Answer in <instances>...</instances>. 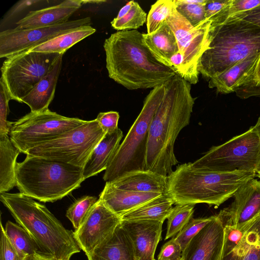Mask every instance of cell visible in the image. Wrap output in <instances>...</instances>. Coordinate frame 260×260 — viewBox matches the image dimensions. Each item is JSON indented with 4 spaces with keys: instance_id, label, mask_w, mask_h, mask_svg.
<instances>
[{
    "instance_id": "6da1fadb",
    "label": "cell",
    "mask_w": 260,
    "mask_h": 260,
    "mask_svg": "<svg viewBox=\"0 0 260 260\" xmlns=\"http://www.w3.org/2000/svg\"><path fill=\"white\" fill-rule=\"evenodd\" d=\"M194 99L191 84L176 74L166 85L164 98L151 121L148 135L145 170L164 176L178 163L174 144L181 131L189 124Z\"/></svg>"
},
{
    "instance_id": "7a4b0ae2",
    "label": "cell",
    "mask_w": 260,
    "mask_h": 260,
    "mask_svg": "<svg viewBox=\"0 0 260 260\" xmlns=\"http://www.w3.org/2000/svg\"><path fill=\"white\" fill-rule=\"evenodd\" d=\"M136 30L118 31L105 40L108 76L129 90L154 88L166 84L176 74L158 61Z\"/></svg>"
},
{
    "instance_id": "3957f363",
    "label": "cell",
    "mask_w": 260,
    "mask_h": 260,
    "mask_svg": "<svg viewBox=\"0 0 260 260\" xmlns=\"http://www.w3.org/2000/svg\"><path fill=\"white\" fill-rule=\"evenodd\" d=\"M0 200L34 239L41 253L58 260H70L80 252L73 232L66 229L45 205L20 192L1 193Z\"/></svg>"
},
{
    "instance_id": "277c9868",
    "label": "cell",
    "mask_w": 260,
    "mask_h": 260,
    "mask_svg": "<svg viewBox=\"0 0 260 260\" xmlns=\"http://www.w3.org/2000/svg\"><path fill=\"white\" fill-rule=\"evenodd\" d=\"M256 176L254 172H209L194 168L190 162L185 163L168 176L166 194L176 205L205 203L218 207Z\"/></svg>"
},
{
    "instance_id": "5b68a950",
    "label": "cell",
    "mask_w": 260,
    "mask_h": 260,
    "mask_svg": "<svg viewBox=\"0 0 260 260\" xmlns=\"http://www.w3.org/2000/svg\"><path fill=\"white\" fill-rule=\"evenodd\" d=\"M20 193L41 202H54L80 187L83 168L55 159L26 155L16 168Z\"/></svg>"
},
{
    "instance_id": "8992f818",
    "label": "cell",
    "mask_w": 260,
    "mask_h": 260,
    "mask_svg": "<svg viewBox=\"0 0 260 260\" xmlns=\"http://www.w3.org/2000/svg\"><path fill=\"white\" fill-rule=\"evenodd\" d=\"M209 47L203 54L198 70L209 80L233 64L260 53V27L244 20L231 18L212 27Z\"/></svg>"
},
{
    "instance_id": "52a82bcc",
    "label": "cell",
    "mask_w": 260,
    "mask_h": 260,
    "mask_svg": "<svg viewBox=\"0 0 260 260\" xmlns=\"http://www.w3.org/2000/svg\"><path fill=\"white\" fill-rule=\"evenodd\" d=\"M166 85L153 88L145 98L141 111L105 171L103 180L106 182H113L131 172L145 170L149 128L164 98Z\"/></svg>"
},
{
    "instance_id": "ba28073f",
    "label": "cell",
    "mask_w": 260,
    "mask_h": 260,
    "mask_svg": "<svg viewBox=\"0 0 260 260\" xmlns=\"http://www.w3.org/2000/svg\"><path fill=\"white\" fill-rule=\"evenodd\" d=\"M260 160V139L253 126L224 143L212 147L192 167L206 171L256 173Z\"/></svg>"
},
{
    "instance_id": "9c48e42d",
    "label": "cell",
    "mask_w": 260,
    "mask_h": 260,
    "mask_svg": "<svg viewBox=\"0 0 260 260\" xmlns=\"http://www.w3.org/2000/svg\"><path fill=\"white\" fill-rule=\"evenodd\" d=\"M106 134L95 119L86 120L66 133L37 145L25 154L83 168L92 151Z\"/></svg>"
},
{
    "instance_id": "30bf717a",
    "label": "cell",
    "mask_w": 260,
    "mask_h": 260,
    "mask_svg": "<svg viewBox=\"0 0 260 260\" xmlns=\"http://www.w3.org/2000/svg\"><path fill=\"white\" fill-rule=\"evenodd\" d=\"M62 55L27 50L6 58L1 67L0 81L11 100L22 103V99L53 68Z\"/></svg>"
},
{
    "instance_id": "8fae6325",
    "label": "cell",
    "mask_w": 260,
    "mask_h": 260,
    "mask_svg": "<svg viewBox=\"0 0 260 260\" xmlns=\"http://www.w3.org/2000/svg\"><path fill=\"white\" fill-rule=\"evenodd\" d=\"M86 120L68 117L49 109L26 114L12 122L9 137L21 153L82 125Z\"/></svg>"
},
{
    "instance_id": "7c38bea8",
    "label": "cell",
    "mask_w": 260,
    "mask_h": 260,
    "mask_svg": "<svg viewBox=\"0 0 260 260\" xmlns=\"http://www.w3.org/2000/svg\"><path fill=\"white\" fill-rule=\"evenodd\" d=\"M166 22L173 31L179 52L183 56L178 74L190 84H196L199 81L200 60L210 42L211 21L206 19L193 26L174 7Z\"/></svg>"
},
{
    "instance_id": "4fadbf2b",
    "label": "cell",
    "mask_w": 260,
    "mask_h": 260,
    "mask_svg": "<svg viewBox=\"0 0 260 260\" xmlns=\"http://www.w3.org/2000/svg\"><path fill=\"white\" fill-rule=\"evenodd\" d=\"M90 17L69 20L55 25L31 28L8 29L0 32V57L29 50L78 27L90 25Z\"/></svg>"
},
{
    "instance_id": "5bb4252c",
    "label": "cell",
    "mask_w": 260,
    "mask_h": 260,
    "mask_svg": "<svg viewBox=\"0 0 260 260\" xmlns=\"http://www.w3.org/2000/svg\"><path fill=\"white\" fill-rule=\"evenodd\" d=\"M121 220L99 199L73 235L78 246L87 256L112 235Z\"/></svg>"
},
{
    "instance_id": "9a60e30c",
    "label": "cell",
    "mask_w": 260,
    "mask_h": 260,
    "mask_svg": "<svg viewBox=\"0 0 260 260\" xmlns=\"http://www.w3.org/2000/svg\"><path fill=\"white\" fill-rule=\"evenodd\" d=\"M234 201L218 216L224 224L240 226L260 214V181L252 178L235 192Z\"/></svg>"
},
{
    "instance_id": "2e32d148",
    "label": "cell",
    "mask_w": 260,
    "mask_h": 260,
    "mask_svg": "<svg viewBox=\"0 0 260 260\" xmlns=\"http://www.w3.org/2000/svg\"><path fill=\"white\" fill-rule=\"evenodd\" d=\"M224 235L223 222L216 215L189 241L182 251V259L219 260Z\"/></svg>"
},
{
    "instance_id": "e0dca14e",
    "label": "cell",
    "mask_w": 260,
    "mask_h": 260,
    "mask_svg": "<svg viewBox=\"0 0 260 260\" xmlns=\"http://www.w3.org/2000/svg\"><path fill=\"white\" fill-rule=\"evenodd\" d=\"M163 222L155 220H122L120 224L129 238L136 260H155Z\"/></svg>"
},
{
    "instance_id": "ac0fdd59",
    "label": "cell",
    "mask_w": 260,
    "mask_h": 260,
    "mask_svg": "<svg viewBox=\"0 0 260 260\" xmlns=\"http://www.w3.org/2000/svg\"><path fill=\"white\" fill-rule=\"evenodd\" d=\"M81 0H66L40 10L31 11L16 22L18 28H31L62 24L82 5Z\"/></svg>"
},
{
    "instance_id": "d6986e66",
    "label": "cell",
    "mask_w": 260,
    "mask_h": 260,
    "mask_svg": "<svg viewBox=\"0 0 260 260\" xmlns=\"http://www.w3.org/2000/svg\"><path fill=\"white\" fill-rule=\"evenodd\" d=\"M162 194L159 193H143L121 189L115 187L111 183L106 182L99 199L109 209L120 217Z\"/></svg>"
},
{
    "instance_id": "ffe728a7",
    "label": "cell",
    "mask_w": 260,
    "mask_h": 260,
    "mask_svg": "<svg viewBox=\"0 0 260 260\" xmlns=\"http://www.w3.org/2000/svg\"><path fill=\"white\" fill-rule=\"evenodd\" d=\"M260 53L251 54L209 80L208 86L222 94L234 92L253 73Z\"/></svg>"
},
{
    "instance_id": "44dd1931",
    "label": "cell",
    "mask_w": 260,
    "mask_h": 260,
    "mask_svg": "<svg viewBox=\"0 0 260 260\" xmlns=\"http://www.w3.org/2000/svg\"><path fill=\"white\" fill-rule=\"evenodd\" d=\"M123 133L117 128L107 133L95 147L83 168L85 179L106 170L120 145Z\"/></svg>"
},
{
    "instance_id": "7402d4cb",
    "label": "cell",
    "mask_w": 260,
    "mask_h": 260,
    "mask_svg": "<svg viewBox=\"0 0 260 260\" xmlns=\"http://www.w3.org/2000/svg\"><path fill=\"white\" fill-rule=\"evenodd\" d=\"M87 257L88 260H136L132 242L120 223Z\"/></svg>"
},
{
    "instance_id": "603a6c76",
    "label": "cell",
    "mask_w": 260,
    "mask_h": 260,
    "mask_svg": "<svg viewBox=\"0 0 260 260\" xmlns=\"http://www.w3.org/2000/svg\"><path fill=\"white\" fill-rule=\"evenodd\" d=\"M142 36L144 45L154 57L175 71L171 58L179 51V49L175 36L167 22H164L152 34H143Z\"/></svg>"
},
{
    "instance_id": "cb8c5ba5",
    "label": "cell",
    "mask_w": 260,
    "mask_h": 260,
    "mask_svg": "<svg viewBox=\"0 0 260 260\" xmlns=\"http://www.w3.org/2000/svg\"><path fill=\"white\" fill-rule=\"evenodd\" d=\"M111 183L121 189L166 194L168 176H164L147 170L140 171L126 174Z\"/></svg>"
},
{
    "instance_id": "d4e9b609",
    "label": "cell",
    "mask_w": 260,
    "mask_h": 260,
    "mask_svg": "<svg viewBox=\"0 0 260 260\" xmlns=\"http://www.w3.org/2000/svg\"><path fill=\"white\" fill-rule=\"evenodd\" d=\"M62 55L53 68L44 76L30 92L23 98L22 103L27 105L31 112H39L47 109L52 101L61 71Z\"/></svg>"
},
{
    "instance_id": "484cf974",
    "label": "cell",
    "mask_w": 260,
    "mask_h": 260,
    "mask_svg": "<svg viewBox=\"0 0 260 260\" xmlns=\"http://www.w3.org/2000/svg\"><path fill=\"white\" fill-rule=\"evenodd\" d=\"M219 260H260V214L247 222L240 243Z\"/></svg>"
},
{
    "instance_id": "4316f807",
    "label": "cell",
    "mask_w": 260,
    "mask_h": 260,
    "mask_svg": "<svg viewBox=\"0 0 260 260\" xmlns=\"http://www.w3.org/2000/svg\"><path fill=\"white\" fill-rule=\"evenodd\" d=\"M20 150L9 136H0V193L16 186V168Z\"/></svg>"
},
{
    "instance_id": "83f0119b",
    "label": "cell",
    "mask_w": 260,
    "mask_h": 260,
    "mask_svg": "<svg viewBox=\"0 0 260 260\" xmlns=\"http://www.w3.org/2000/svg\"><path fill=\"white\" fill-rule=\"evenodd\" d=\"M174 202L166 194L150 200L120 217L121 221L155 220L164 222L173 209Z\"/></svg>"
},
{
    "instance_id": "f1b7e54d",
    "label": "cell",
    "mask_w": 260,
    "mask_h": 260,
    "mask_svg": "<svg viewBox=\"0 0 260 260\" xmlns=\"http://www.w3.org/2000/svg\"><path fill=\"white\" fill-rule=\"evenodd\" d=\"M95 31L96 29L90 25H83L60 35L29 50L63 54L72 46L94 34Z\"/></svg>"
},
{
    "instance_id": "f546056e",
    "label": "cell",
    "mask_w": 260,
    "mask_h": 260,
    "mask_svg": "<svg viewBox=\"0 0 260 260\" xmlns=\"http://www.w3.org/2000/svg\"><path fill=\"white\" fill-rule=\"evenodd\" d=\"M147 17L139 4L131 1L121 8L111 24L118 31L136 30L144 24Z\"/></svg>"
},
{
    "instance_id": "4dcf8cb0",
    "label": "cell",
    "mask_w": 260,
    "mask_h": 260,
    "mask_svg": "<svg viewBox=\"0 0 260 260\" xmlns=\"http://www.w3.org/2000/svg\"><path fill=\"white\" fill-rule=\"evenodd\" d=\"M5 231L12 243L24 255L41 253L35 241L19 224L9 220L6 223Z\"/></svg>"
},
{
    "instance_id": "1f68e13d",
    "label": "cell",
    "mask_w": 260,
    "mask_h": 260,
    "mask_svg": "<svg viewBox=\"0 0 260 260\" xmlns=\"http://www.w3.org/2000/svg\"><path fill=\"white\" fill-rule=\"evenodd\" d=\"M194 212L193 205H176L169 215L165 240L174 237L192 218Z\"/></svg>"
},
{
    "instance_id": "d6a6232c",
    "label": "cell",
    "mask_w": 260,
    "mask_h": 260,
    "mask_svg": "<svg viewBox=\"0 0 260 260\" xmlns=\"http://www.w3.org/2000/svg\"><path fill=\"white\" fill-rule=\"evenodd\" d=\"M174 7V0H158L151 5L146 20L147 34L156 30L170 16Z\"/></svg>"
},
{
    "instance_id": "836d02e7",
    "label": "cell",
    "mask_w": 260,
    "mask_h": 260,
    "mask_svg": "<svg viewBox=\"0 0 260 260\" xmlns=\"http://www.w3.org/2000/svg\"><path fill=\"white\" fill-rule=\"evenodd\" d=\"M260 5V0H231L229 4L218 13L213 17L212 27L224 23L230 18L249 11Z\"/></svg>"
},
{
    "instance_id": "e575fe53",
    "label": "cell",
    "mask_w": 260,
    "mask_h": 260,
    "mask_svg": "<svg viewBox=\"0 0 260 260\" xmlns=\"http://www.w3.org/2000/svg\"><path fill=\"white\" fill-rule=\"evenodd\" d=\"M98 199L95 197L84 196L76 200L68 208L66 216L74 228L78 229Z\"/></svg>"
},
{
    "instance_id": "d590c367",
    "label": "cell",
    "mask_w": 260,
    "mask_h": 260,
    "mask_svg": "<svg viewBox=\"0 0 260 260\" xmlns=\"http://www.w3.org/2000/svg\"><path fill=\"white\" fill-rule=\"evenodd\" d=\"M215 215L208 217L191 218L183 229L174 237L182 251L188 243Z\"/></svg>"
},
{
    "instance_id": "8d00e7d4",
    "label": "cell",
    "mask_w": 260,
    "mask_h": 260,
    "mask_svg": "<svg viewBox=\"0 0 260 260\" xmlns=\"http://www.w3.org/2000/svg\"><path fill=\"white\" fill-rule=\"evenodd\" d=\"M174 2L178 12L193 26L197 25L206 19L205 4L187 3L184 0H174Z\"/></svg>"
},
{
    "instance_id": "74e56055",
    "label": "cell",
    "mask_w": 260,
    "mask_h": 260,
    "mask_svg": "<svg viewBox=\"0 0 260 260\" xmlns=\"http://www.w3.org/2000/svg\"><path fill=\"white\" fill-rule=\"evenodd\" d=\"M246 227L247 223L240 226L224 224V235L221 257L229 253L240 243Z\"/></svg>"
},
{
    "instance_id": "f35d334b",
    "label": "cell",
    "mask_w": 260,
    "mask_h": 260,
    "mask_svg": "<svg viewBox=\"0 0 260 260\" xmlns=\"http://www.w3.org/2000/svg\"><path fill=\"white\" fill-rule=\"evenodd\" d=\"M0 260H24L26 255L19 251L8 238L1 220Z\"/></svg>"
},
{
    "instance_id": "ab89813d",
    "label": "cell",
    "mask_w": 260,
    "mask_h": 260,
    "mask_svg": "<svg viewBox=\"0 0 260 260\" xmlns=\"http://www.w3.org/2000/svg\"><path fill=\"white\" fill-rule=\"evenodd\" d=\"M0 136H9L12 122L7 120L11 100L4 84L0 81Z\"/></svg>"
},
{
    "instance_id": "60d3db41",
    "label": "cell",
    "mask_w": 260,
    "mask_h": 260,
    "mask_svg": "<svg viewBox=\"0 0 260 260\" xmlns=\"http://www.w3.org/2000/svg\"><path fill=\"white\" fill-rule=\"evenodd\" d=\"M157 260H182V250L174 237L162 245Z\"/></svg>"
},
{
    "instance_id": "b9f144b4",
    "label": "cell",
    "mask_w": 260,
    "mask_h": 260,
    "mask_svg": "<svg viewBox=\"0 0 260 260\" xmlns=\"http://www.w3.org/2000/svg\"><path fill=\"white\" fill-rule=\"evenodd\" d=\"M234 92L242 99L254 96L260 98V81H255L248 77Z\"/></svg>"
},
{
    "instance_id": "7bdbcfd3",
    "label": "cell",
    "mask_w": 260,
    "mask_h": 260,
    "mask_svg": "<svg viewBox=\"0 0 260 260\" xmlns=\"http://www.w3.org/2000/svg\"><path fill=\"white\" fill-rule=\"evenodd\" d=\"M119 114L116 111L100 112L97 116L96 120L99 125L106 133H112L118 127Z\"/></svg>"
},
{
    "instance_id": "ee69618b",
    "label": "cell",
    "mask_w": 260,
    "mask_h": 260,
    "mask_svg": "<svg viewBox=\"0 0 260 260\" xmlns=\"http://www.w3.org/2000/svg\"><path fill=\"white\" fill-rule=\"evenodd\" d=\"M231 0L213 1L207 0L205 6V17L206 19H211L225 8Z\"/></svg>"
},
{
    "instance_id": "f6af8a7d",
    "label": "cell",
    "mask_w": 260,
    "mask_h": 260,
    "mask_svg": "<svg viewBox=\"0 0 260 260\" xmlns=\"http://www.w3.org/2000/svg\"><path fill=\"white\" fill-rule=\"evenodd\" d=\"M231 18L242 19L260 27V5Z\"/></svg>"
},
{
    "instance_id": "bcb514c9",
    "label": "cell",
    "mask_w": 260,
    "mask_h": 260,
    "mask_svg": "<svg viewBox=\"0 0 260 260\" xmlns=\"http://www.w3.org/2000/svg\"><path fill=\"white\" fill-rule=\"evenodd\" d=\"M39 0H25L19 1L14 7L10 9L5 16V20H7L13 18L14 16L24 10L26 8L34 4L40 3Z\"/></svg>"
},
{
    "instance_id": "7dc6e473",
    "label": "cell",
    "mask_w": 260,
    "mask_h": 260,
    "mask_svg": "<svg viewBox=\"0 0 260 260\" xmlns=\"http://www.w3.org/2000/svg\"><path fill=\"white\" fill-rule=\"evenodd\" d=\"M171 62L176 73L178 74L183 63L182 55L178 51L171 57Z\"/></svg>"
},
{
    "instance_id": "c3c4849f",
    "label": "cell",
    "mask_w": 260,
    "mask_h": 260,
    "mask_svg": "<svg viewBox=\"0 0 260 260\" xmlns=\"http://www.w3.org/2000/svg\"><path fill=\"white\" fill-rule=\"evenodd\" d=\"M24 260H58L41 253H36L27 255Z\"/></svg>"
},
{
    "instance_id": "681fc988",
    "label": "cell",
    "mask_w": 260,
    "mask_h": 260,
    "mask_svg": "<svg viewBox=\"0 0 260 260\" xmlns=\"http://www.w3.org/2000/svg\"><path fill=\"white\" fill-rule=\"evenodd\" d=\"M255 81H260V54L253 74L249 77Z\"/></svg>"
},
{
    "instance_id": "f907efd6",
    "label": "cell",
    "mask_w": 260,
    "mask_h": 260,
    "mask_svg": "<svg viewBox=\"0 0 260 260\" xmlns=\"http://www.w3.org/2000/svg\"><path fill=\"white\" fill-rule=\"evenodd\" d=\"M253 127L260 139V116L256 124L253 126Z\"/></svg>"
},
{
    "instance_id": "816d5d0a",
    "label": "cell",
    "mask_w": 260,
    "mask_h": 260,
    "mask_svg": "<svg viewBox=\"0 0 260 260\" xmlns=\"http://www.w3.org/2000/svg\"><path fill=\"white\" fill-rule=\"evenodd\" d=\"M82 4H85L86 3H91L95 4H100L102 3L106 2V1H82Z\"/></svg>"
},
{
    "instance_id": "f5cc1de1",
    "label": "cell",
    "mask_w": 260,
    "mask_h": 260,
    "mask_svg": "<svg viewBox=\"0 0 260 260\" xmlns=\"http://www.w3.org/2000/svg\"><path fill=\"white\" fill-rule=\"evenodd\" d=\"M256 176L260 178V160L258 165V167L256 171Z\"/></svg>"
},
{
    "instance_id": "db71d44e",
    "label": "cell",
    "mask_w": 260,
    "mask_h": 260,
    "mask_svg": "<svg viewBox=\"0 0 260 260\" xmlns=\"http://www.w3.org/2000/svg\"><path fill=\"white\" fill-rule=\"evenodd\" d=\"M155 260H156V259H155Z\"/></svg>"
},
{
    "instance_id": "11a10c76",
    "label": "cell",
    "mask_w": 260,
    "mask_h": 260,
    "mask_svg": "<svg viewBox=\"0 0 260 260\" xmlns=\"http://www.w3.org/2000/svg\"><path fill=\"white\" fill-rule=\"evenodd\" d=\"M183 260V259H182Z\"/></svg>"
}]
</instances>
